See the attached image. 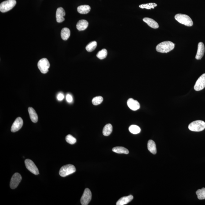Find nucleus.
Listing matches in <instances>:
<instances>
[{
    "instance_id": "nucleus-7",
    "label": "nucleus",
    "mask_w": 205,
    "mask_h": 205,
    "mask_svg": "<svg viewBox=\"0 0 205 205\" xmlns=\"http://www.w3.org/2000/svg\"><path fill=\"white\" fill-rule=\"evenodd\" d=\"M25 164L27 170L31 173L36 175L39 174V172L38 168L32 161L29 159H26L25 161Z\"/></svg>"
},
{
    "instance_id": "nucleus-3",
    "label": "nucleus",
    "mask_w": 205,
    "mask_h": 205,
    "mask_svg": "<svg viewBox=\"0 0 205 205\" xmlns=\"http://www.w3.org/2000/svg\"><path fill=\"white\" fill-rule=\"evenodd\" d=\"M188 129L193 132L202 131L205 129V122L200 120L195 121L190 124Z\"/></svg>"
},
{
    "instance_id": "nucleus-26",
    "label": "nucleus",
    "mask_w": 205,
    "mask_h": 205,
    "mask_svg": "<svg viewBox=\"0 0 205 205\" xmlns=\"http://www.w3.org/2000/svg\"><path fill=\"white\" fill-rule=\"evenodd\" d=\"M196 194L199 199H205V188H203L201 189L198 190L196 192Z\"/></svg>"
},
{
    "instance_id": "nucleus-21",
    "label": "nucleus",
    "mask_w": 205,
    "mask_h": 205,
    "mask_svg": "<svg viewBox=\"0 0 205 205\" xmlns=\"http://www.w3.org/2000/svg\"><path fill=\"white\" fill-rule=\"evenodd\" d=\"M71 35V31L68 28H64L62 29L61 31V37L62 39L64 40H67Z\"/></svg>"
},
{
    "instance_id": "nucleus-18",
    "label": "nucleus",
    "mask_w": 205,
    "mask_h": 205,
    "mask_svg": "<svg viewBox=\"0 0 205 205\" xmlns=\"http://www.w3.org/2000/svg\"><path fill=\"white\" fill-rule=\"evenodd\" d=\"M28 112L32 121L34 122V123H36L38 121V115L34 109L32 108V107H29Z\"/></svg>"
},
{
    "instance_id": "nucleus-16",
    "label": "nucleus",
    "mask_w": 205,
    "mask_h": 205,
    "mask_svg": "<svg viewBox=\"0 0 205 205\" xmlns=\"http://www.w3.org/2000/svg\"><path fill=\"white\" fill-rule=\"evenodd\" d=\"M144 22L147 23L150 27L154 29H157L159 27V25L154 20L148 18H145L143 19Z\"/></svg>"
},
{
    "instance_id": "nucleus-29",
    "label": "nucleus",
    "mask_w": 205,
    "mask_h": 205,
    "mask_svg": "<svg viewBox=\"0 0 205 205\" xmlns=\"http://www.w3.org/2000/svg\"><path fill=\"white\" fill-rule=\"evenodd\" d=\"M103 101V98L101 96H97L93 98L92 103L93 105L97 106L101 104Z\"/></svg>"
},
{
    "instance_id": "nucleus-2",
    "label": "nucleus",
    "mask_w": 205,
    "mask_h": 205,
    "mask_svg": "<svg viewBox=\"0 0 205 205\" xmlns=\"http://www.w3.org/2000/svg\"><path fill=\"white\" fill-rule=\"evenodd\" d=\"M175 19L179 23L187 26L190 27L193 25V22L187 15L183 14H177L175 16Z\"/></svg>"
},
{
    "instance_id": "nucleus-12",
    "label": "nucleus",
    "mask_w": 205,
    "mask_h": 205,
    "mask_svg": "<svg viewBox=\"0 0 205 205\" xmlns=\"http://www.w3.org/2000/svg\"><path fill=\"white\" fill-rule=\"evenodd\" d=\"M65 15L64 10L62 7L58 8L56 12V18L58 23L62 22L65 20L64 16Z\"/></svg>"
},
{
    "instance_id": "nucleus-1",
    "label": "nucleus",
    "mask_w": 205,
    "mask_h": 205,
    "mask_svg": "<svg viewBox=\"0 0 205 205\" xmlns=\"http://www.w3.org/2000/svg\"><path fill=\"white\" fill-rule=\"evenodd\" d=\"M175 44L170 41H165L157 45V51L161 53H168L174 49Z\"/></svg>"
},
{
    "instance_id": "nucleus-23",
    "label": "nucleus",
    "mask_w": 205,
    "mask_h": 205,
    "mask_svg": "<svg viewBox=\"0 0 205 205\" xmlns=\"http://www.w3.org/2000/svg\"><path fill=\"white\" fill-rule=\"evenodd\" d=\"M112 131V126L111 124L106 125L103 129V133L104 136H109Z\"/></svg>"
},
{
    "instance_id": "nucleus-11",
    "label": "nucleus",
    "mask_w": 205,
    "mask_h": 205,
    "mask_svg": "<svg viewBox=\"0 0 205 205\" xmlns=\"http://www.w3.org/2000/svg\"><path fill=\"white\" fill-rule=\"evenodd\" d=\"M23 124V121L22 119L20 117H18L16 118L15 121L13 122L11 130L12 132H16L21 129Z\"/></svg>"
},
{
    "instance_id": "nucleus-25",
    "label": "nucleus",
    "mask_w": 205,
    "mask_h": 205,
    "mask_svg": "<svg viewBox=\"0 0 205 205\" xmlns=\"http://www.w3.org/2000/svg\"><path fill=\"white\" fill-rule=\"evenodd\" d=\"M129 130L130 132L133 134H137L141 132V129L138 126L136 125H132L129 128Z\"/></svg>"
},
{
    "instance_id": "nucleus-6",
    "label": "nucleus",
    "mask_w": 205,
    "mask_h": 205,
    "mask_svg": "<svg viewBox=\"0 0 205 205\" xmlns=\"http://www.w3.org/2000/svg\"><path fill=\"white\" fill-rule=\"evenodd\" d=\"M38 67L41 73L46 74L48 71V69L50 67V64L47 59L43 58L38 61Z\"/></svg>"
},
{
    "instance_id": "nucleus-22",
    "label": "nucleus",
    "mask_w": 205,
    "mask_h": 205,
    "mask_svg": "<svg viewBox=\"0 0 205 205\" xmlns=\"http://www.w3.org/2000/svg\"><path fill=\"white\" fill-rule=\"evenodd\" d=\"M113 152L118 154H128L129 153V151L126 148L122 147H116L112 148Z\"/></svg>"
},
{
    "instance_id": "nucleus-24",
    "label": "nucleus",
    "mask_w": 205,
    "mask_h": 205,
    "mask_svg": "<svg viewBox=\"0 0 205 205\" xmlns=\"http://www.w3.org/2000/svg\"><path fill=\"white\" fill-rule=\"evenodd\" d=\"M97 46V42L96 41L91 42L86 46V49L88 52L93 51L96 49Z\"/></svg>"
},
{
    "instance_id": "nucleus-4",
    "label": "nucleus",
    "mask_w": 205,
    "mask_h": 205,
    "mask_svg": "<svg viewBox=\"0 0 205 205\" xmlns=\"http://www.w3.org/2000/svg\"><path fill=\"white\" fill-rule=\"evenodd\" d=\"M76 168L73 165L68 164L62 166L60 169L59 174L60 176L65 177L75 172Z\"/></svg>"
},
{
    "instance_id": "nucleus-17",
    "label": "nucleus",
    "mask_w": 205,
    "mask_h": 205,
    "mask_svg": "<svg viewBox=\"0 0 205 205\" xmlns=\"http://www.w3.org/2000/svg\"><path fill=\"white\" fill-rule=\"evenodd\" d=\"M89 23L87 21L84 20H79L76 24V28L79 31H82L86 29L88 26Z\"/></svg>"
},
{
    "instance_id": "nucleus-30",
    "label": "nucleus",
    "mask_w": 205,
    "mask_h": 205,
    "mask_svg": "<svg viewBox=\"0 0 205 205\" xmlns=\"http://www.w3.org/2000/svg\"><path fill=\"white\" fill-rule=\"evenodd\" d=\"M65 140L68 143L71 144H75L76 142V139L71 134L67 135L65 137Z\"/></svg>"
},
{
    "instance_id": "nucleus-19",
    "label": "nucleus",
    "mask_w": 205,
    "mask_h": 205,
    "mask_svg": "<svg viewBox=\"0 0 205 205\" xmlns=\"http://www.w3.org/2000/svg\"><path fill=\"white\" fill-rule=\"evenodd\" d=\"M91 8L88 5H80L78 7L77 11L78 13L82 14H86L90 12Z\"/></svg>"
},
{
    "instance_id": "nucleus-32",
    "label": "nucleus",
    "mask_w": 205,
    "mask_h": 205,
    "mask_svg": "<svg viewBox=\"0 0 205 205\" xmlns=\"http://www.w3.org/2000/svg\"><path fill=\"white\" fill-rule=\"evenodd\" d=\"M57 99L60 101H61L64 98V96L62 93H60L58 95L57 97Z\"/></svg>"
},
{
    "instance_id": "nucleus-5",
    "label": "nucleus",
    "mask_w": 205,
    "mask_h": 205,
    "mask_svg": "<svg viewBox=\"0 0 205 205\" xmlns=\"http://www.w3.org/2000/svg\"><path fill=\"white\" fill-rule=\"evenodd\" d=\"M16 0H7L1 3L0 4V11L2 13H5L12 10L15 6Z\"/></svg>"
},
{
    "instance_id": "nucleus-9",
    "label": "nucleus",
    "mask_w": 205,
    "mask_h": 205,
    "mask_svg": "<svg viewBox=\"0 0 205 205\" xmlns=\"http://www.w3.org/2000/svg\"><path fill=\"white\" fill-rule=\"evenodd\" d=\"M22 180L21 176L18 173H15L13 175L11 179L10 187L14 189L17 187Z\"/></svg>"
},
{
    "instance_id": "nucleus-13",
    "label": "nucleus",
    "mask_w": 205,
    "mask_h": 205,
    "mask_svg": "<svg viewBox=\"0 0 205 205\" xmlns=\"http://www.w3.org/2000/svg\"><path fill=\"white\" fill-rule=\"evenodd\" d=\"M127 104L129 108L133 111H137L140 108V104L138 102L133 98H129L128 100Z\"/></svg>"
},
{
    "instance_id": "nucleus-28",
    "label": "nucleus",
    "mask_w": 205,
    "mask_h": 205,
    "mask_svg": "<svg viewBox=\"0 0 205 205\" xmlns=\"http://www.w3.org/2000/svg\"><path fill=\"white\" fill-rule=\"evenodd\" d=\"M157 5L156 4L154 3H150L147 4H141L139 6L140 8L141 9H154L155 7L157 6Z\"/></svg>"
},
{
    "instance_id": "nucleus-10",
    "label": "nucleus",
    "mask_w": 205,
    "mask_h": 205,
    "mask_svg": "<svg viewBox=\"0 0 205 205\" xmlns=\"http://www.w3.org/2000/svg\"><path fill=\"white\" fill-rule=\"evenodd\" d=\"M205 87V73L203 74L197 80L194 89L196 91L203 90Z\"/></svg>"
},
{
    "instance_id": "nucleus-8",
    "label": "nucleus",
    "mask_w": 205,
    "mask_h": 205,
    "mask_svg": "<svg viewBox=\"0 0 205 205\" xmlns=\"http://www.w3.org/2000/svg\"><path fill=\"white\" fill-rule=\"evenodd\" d=\"M91 192L89 188H86L84 191L83 195L81 198V204L82 205H87L91 200Z\"/></svg>"
},
{
    "instance_id": "nucleus-15",
    "label": "nucleus",
    "mask_w": 205,
    "mask_h": 205,
    "mask_svg": "<svg viewBox=\"0 0 205 205\" xmlns=\"http://www.w3.org/2000/svg\"><path fill=\"white\" fill-rule=\"evenodd\" d=\"M133 199L132 195H130L121 198L116 203L117 205H124L130 203Z\"/></svg>"
},
{
    "instance_id": "nucleus-14",
    "label": "nucleus",
    "mask_w": 205,
    "mask_h": 205,
    "mask_svg": "<svg viewBox=\"0 0 205 205\" xmlns=\"http://www.w3.org/2000/svg\"><path fill=\"white\" fill-rule=\"evenodd\" d=\"M205 52L204 45L203 42H199L198 44V50L197 52L196 59L197 60H200L203 57Z\"/></svg>"
},
{
    "instance_id": "nucleus-31",
    "label": "nucleus",
    "mask_w": 205,
    "mask_h": 205,
    "mask_svg": "<svg viewBox=\"0 0 205 205\" xmlns=\"http://www.w3.org/2000/svg\"><path fill=\"white\" fill-rule=\"evenodd\" d=\"M66 100L69 103H71L72 101L73 98L72 96L70 94H67L66 96Z\"/></svg>"
},
{
    "instance_id": "nucleus-20",
    "label": "nucleus",
    "mask_w": 205,
    "mask_h": 205,
    "mask_svg": "<svg viewBox=\"0 0 205 205\" xmlns=\"http://www.w3.org/2000/svg\"><path fill=\"white\" fill-rule=\"evenodd\" d=\"M148 151L153 154H156L157 153V148L156 144L155 142L152 140H149L148 142Z\"/></svg>"
},
{
    "instance_id": "nucleus-27",
    "label": "nucleus",
    "mask_w": 205,
    "mask_h": 205,
    "mask_svg": "<svg viewBox=\"0 0 205 205\" xmlns=\"http://www.w3.org/2000/svg\"><path fill=\"white\" fill-rule=\"evenodd\" d=\"M107 54H108V52L107 49H104L98 53L97 56L100 60H104L107 57Z\"/></svg>"
}]
</instances>
